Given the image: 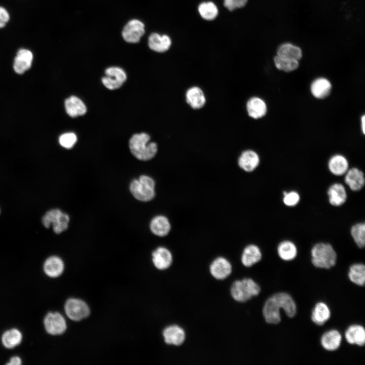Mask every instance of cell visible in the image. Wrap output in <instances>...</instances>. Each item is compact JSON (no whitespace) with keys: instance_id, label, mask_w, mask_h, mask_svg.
I'll return each mask as SVG.
<instances>
[{"instance_id":"obj_39","label":"cell","mask_w":365,"mask_h":365,"mask_svg":"<svg viewBox=\"0 0 365 365\" xmlns=\"http://www.w3.org/2000/svg\"><path fill=\"white\" fill-rule=\"evenodd\" d=\"M224 4L229 10L232 11L237 8L243 7L247 0H224Z\"/></svg>"},{"instance_id":"obj_12","label":"cell","mask_w":365,"mask_h":365,"mask_svg":"<svg viewBox=\"0 0 365 365\" xmlns=\"http://www.w3.org/2000/svg\"><path fill=\"white\" fill-rule=\"evenodd\" d=\"M327 195L330 204L335 207L342 206L347 199L345 187L339 182L331 185L327 191Z\"/></svg>"},{"instance_id":"obj_38","label":"cell","mask_w":365,"mask_h":365,"mask_svg":"<svg viewBox=\"0 0 365 365\" xmlns=\"http://www.w3.org/2000/svg\"><path fill=\"white\" fill-rule=\"evenodd\" d=\"M77 140L76 135L72 132L65 133L59 138L60 144L64 148L71 149L75 145Z\"/></svg>"},{"instance_id":"obj_31","label":"cell","mask_w":365,"mask_h":365,"mask_svg":"<svg viewBox=\"0 0 365 365\" xmlns=\"http://www.w3.org/2000/svg\"><path fill=\"white\" fill-rule=\"evenodd\" d=\"M331 311L327 305L322 302L317 303L314 307L311 319L316 324L323 325L330 318Z\"/></svg>"},{"instance_id":"obj_28","label":"cell","mask_w":365,"mask_h":365,"mask_svg":"<svg viewBox=\"0 0 365 365\" xmlns=\"http://www.w3.org/2000/svg\"><path fill=\"white\" fill-rule=\"evenodd\" d=\"M65 108L67 114L72 118L84 115L87 112L84 103L75 96H71L65 100Z\"/></svg>"},{"instance_id":"obj_8","label":"cell","mask_w":365,"mask_h":365,"mask_svg":"<svg viewBox=\"0 0 365 365\" xmlns=\"http://www.w3.org/2000/svg\"><path fill=\"white\" fill-rule=\"evenodd\" d=\"M64 310L67 317L74 321H80L90 314L87 304L81 300L75 298H70L66 301Z\"/></svg>"},{"instance_id":"obj_18","label":"cell","mask_w":365,"mask_h":365,"mask_svg":"<svg viewBox=\"0 0 365 365\" xmlns=\"http://www.w3.org/2000/svg\"><path fill=\"white\" fill-rule=\"evenodd\" d=\"M23 335L20 330L16 327L6 330L1 337L2 345L6 349H12L19 346L22 342Z\"/></svg>"},{"instance_id":"obj_26","label":"cell","mask_w":365,"mask_h":365,"mask_svg":"<svg viewBox=\"0 0 365 365\" xmlns=\"http://www.w3.org/2000/svg\"><path fill=\"white\" fill-rule=\"evenodd\" d=\"M342 336L336 330H332L325 332L321 336L320 343L322 347L330 351L338 349L340 346Z\"/></svg>"},{"instance_id":"obj_7","label":"cell","mask_w":365,"mask_h":365,"mask_svg":"<svg viewBox=\"0 0 365 365\" xmlns=\"http://www.w3.org/2000/svg\"><path fill=\"white\" fill-rule=\"evenodd\" d=\"M43 324L46 332L51 336L60 335L66 330L64 317L57 312H49L44 317Z\"/></svg>"},{"instance_id":"obj_22","label":"cell","mask_w":365,"mask_h":365,"mask_svg":"<svg viewBox=\"0 0 365 365\" xmlns=\"http://www.w3.org/2000/svg\"><path fill=\"white\" fill-rule=\"evenodd\" d=\"M262 254L260 248L255 244L246 246L241 255V262L246 267H250L258 263L262 259Z\"/></svg>"},{"instance_id":"obj_10","label":"cell","mask_w":365,"mask_h":365,"mask_svg":"<svg viewBox=\"0 0 365 365\" xmlns=\"http://www.w3.org/2000/svg\"><path fill=\"white\" fill-rule=\"evenodd\" d=\"M144 25L140 20L132 19L124 27L122 34L124 40L129 43H136L144 34Z\"/></svg>"},{"instance_id":"obj_21","label":"cell","mask_w":365,"mask_h":365,"mask_svg":"<svg viewBox=\"0 0 365 365\" xmlns=\"http://www.w3.org/2000/svg\"><path fill=\"white\" fill-rule=\"evenodd\" d=\"M171 41L167 35H160L153 33L149 37L148 45L150 48L157 52L162 53L167 51L170 47Z\"/></svg>"},{"instance_id":"obj_16","label":"cell","mask_w":365,"mask_h":365,"mask_svg":"<svg viewBox=\"0 0 365 365\" xmlns=\"http://www.w3.org/2000/svg\"><path fill=\"white\" fill-rule=\"evenodd\" d=\"M64 269V264L61 258L56 256L48 258L43 265V270L46 275L50 278L60 276Z\"/></svg>"},{"instance_id":"obj_20","label":"cell","mask_w":365,"mask_h":365,"mask_svg":"<svg viewBox=\"0 0 365 365\" xmlns=\"http://www.w3.org/2000/svg\"><path fill=\"white\" fill-rule=\"evenodd\" d=\"M150 228L151 232L159 237L168 235L171 230V224L168 218L162 215H159L152 218Z\"/></svg>"},{"instance_id":"obj_29","label":"cell","mask_w":365,"mask_h":365,"mask_svg":"<svg viewBox=\"0 0 365 365\" xmlns=\"http://www.w3.org/2000/svg\"><path fill=\"white\" fill-rule=\"evenodd\" d=\"M310 89L314 97L318 99H323L329 95L332 89V85L326 79L319 78L312 82Z\"/></svg>"},{"instance_id":"obj_23","label":"cell","mask_w":365,"mask_h":365,"mask_svg":"<svg viewBox=\"0 0 365 365\" xmlns=\"http://www.w3.org/2000/svg\"><path fill=\"white\" fill-rule=\"evenodd\" d=\"M347 342L352 345L362 346L365 343V330L364 327L358 324L351 325L345 333Z\"/></svg>"},{"instance_id":"obj_33","label":"cell","mask_w":365,"mask_h":365,"mask_svg":"<svg viewBox=\"0 0 365 365\" xmlns=\"http://www.w3.org/2000/svg\"><path fill=\"white\" fill-rule=\"evenodd\" d=\"M348 277L350 280L358 286H363L365 283V266L361 263L352 265L349 270Z\"/></svg>"},{"instance_id":"obj_14","label":"cell","mask_w":365,"mask_h":365,"mask_svg":"<svg viewBox=\"0 0 365 365\" xmlns=\"http://www.w3.org/2000/svg\"><path fill=\"white\" fill-rule=\"evenodd\" d=\"M33 60L32 52L26 49H20L15 57L13 68L15 71L22 74L29 69Z\"/></svg>"},{"instance_id":"obj_32","label":"cell","mask_w":365,"mask_h":365,"mask_svg":"<svg viewBox=\"0 0 365 365\" xmlns=\"http://www.w3.org/2000/svg\"><path fill=\"white\" fill-rule=\"evenodd\" d=\"M277 55L299 61L302 57V51L299 47L285 43L279 46L277 51Z\"/></svg>"},{"instance_id":"obj_3","label":"cell","mask_w":365,"mask_h":365,"mask_svg":"<svg viewBox=\"0 0 365 365\" xmlns=\"http://www.w3.org/2000/svg\"><path fill=\"white\" fill-rule=\"evenodd\" d=\"M311 256L312 263L316 268L329 269L336 264L337 253L328 243L315 244L311 249Z\"/></svg>"},{"instance_id":"obj_35","label":"cell","mask_w":365,"mask_h":365,"mask_svg":"<svg viewBox=\"0 0 365 365\" xmlns=\"http://www.w3.org/2000/svg\"><path fill=\"white\" fill-rule=\"evenodd\" d=\"M274 62L277 69L286 72H290L297 69L299 63L298 60L276 55Z\"/></svg>"},{"instance_id":"obj_5","label":"cell","mask_w":365,"mask_h":365,"mask_svg":"<svg viewBox=\"0 0 365 365\" xmlns=\"http://www.w3.org/2000/svg\"><path fill=\"white\" fill-rule=\"evenodd\" d=\"M129 190L136 199L142 202L150 201L155 196V182L150 176L142 175L130 182Z\"/></svg>"},{"instance_id":"obj_36","label":"cell","mask_w":365,"mask_h":365,"mask_svg":"<svg viewBox=\"0 0 365 365\" xmlns=\"http://www.w3.org/2000/svg\"><path fill=\"white\" fill-rule=\"evenodd\" d=\"M200 16L206 20H212L218 15V9L216 5L211 2H203L198 7Z\"/></svg>"},{"instance_id":"obj_9","label":"cell","mask_w":365,"mask_h":365,"mask_svg":"<svg viewBox=\"0 0 365 365\" xmlns=\"http://www.w3.org/2000/svg\"><path fill=\"white\" fill-rule=\"evenodd\" d=\"M105 74L106 76L102 78V82L110 90L119 88L126 80L125 72L119 67H110L106 69Z\"/></svg>"},{"instance_id":"obj_2","label":"cell","mask_w":365,"mask_h":365,"mask_svg":"<svg viewBox=\"0 0 365 365\" xmlns=\"http://www.w3.org/2000/svg\"><path fill=\"white\" fill-rule=\"evenodd\" d=\"M150 136L145 133L135 134L129 140V149L132 154L137 159L148 161L156 155L158 148L154 142H150Z\"/></svg>"},{"instance_id":"obj_40","label":"cell","mask_w":365,"mask_h":365,"mask_svg":"<svg viewBox=\"0 0 365 365\" xmlns=\"http://www.w3.org/2000/svg\"><path fill=\"white\" fill-rule=\"evenodd\" d=\"M10 19L8 11L3 7H0V28L5 26Z\"/></svg>"},{"instance_id":"obj_27","label":"cell","mask_w":365,"mask_h":365,"mask_svg":"<svg viewBox=\"0 0 365 365\" xmlns=\"http://www.w3.org/2000/svg\"><path fill=\"white\" fill-rule=\"evenodd\" d=\"M248 115L255 119L263 117L267 113V106L265 101L258 97L250 98L246 104Z\"/></svg>"},{"instance_id":"obj_24","label":"cell","mask_w":365,"mask_h":365,"mask_svg":"<svg viewBox=\"0 0 365 365\" xmlns=\"http://www.w3.org/2000/svg\"><path fill=\"white\" fill-rule=\"evenodd\" d=\"M186 98L188 104L193 109L202 108L206 102L203 91L197 86L192 87L187 91Z\"/></svg>"},{"instance_id":"obj_11","label":"cell","mask_w":365,"mask_h":365,"mask_svg":"<svg viewBox=\"0 0 365 365\" xmlns=\"http://www.w3.org/2000/svg\"><path fill=\"white\" fill-rule=\"evenodd\" d=\"M209 270L214 278L218 280H224L231 274L232 266L228 260L220 257L212 262Z\"/></svg>"},{"instance_id":"obj_6","label":"cell","mask_w":365,"mask_h":365,"mask_svg":"<svg viewBox=\"0 0 365 365\" xmlns=\"http://www.w3.org/2000/svg\"><path fill=\"white\" fill-rule=\"evenodd\" d=\"M69 222V215L57 208L47 211L42 218L44 226L49 228L52 225L56 234L65 231L68 228Z\"/></svg>"},{"instance_id":"obj_30","label":"cell","mask_w":365,"mask_h":365,"mask_svg":"<svg viewBox=\"0 0 365 365\" xmlns=\"http://www.w3.org/2000/svg\"><path fill=\"white\" fill-rule=\"evenodd\" d=\"M277 251L280 258L285 261L295 259L298 253L296 244L288 240L280 242L277 246Z\"/></svg>"},{"instance_id":"obj_34","label":"cell","mask_w":365,"mask_h":365,"mask_svg":"<svg viewBox=\"0 0 365 365\" xmlns=\"http://www.w3.org/2000/svg\"><path fill=\"white\" fill-rule=\"evenodd\" d=\"M350 234L356 245L362 248L365 245V224L364 222L354 224L350 228Z\"/></svg>"},{"instance_id":"obj_37","label":"cell","mask_w":365,"mask_h":365,"mask_svg":"<svg viewBox=\"0 0 365 365\" xmlns=\"http://www.w3.org/2000/svg\"><path fill=\"white\" fill-rule=\"evenodd\" d=\"M282 201L285 205L288 207H294L299 203L300 196L295 191H283Z\"/></svg>"},{"instance_id":"obj_13","label":"cell","mask_w":365,"mask_h":365,"mask_svg":"<svg viewBox=\"0 0 365 365\" xmlns=\"http://www.w3.org/2000/svg\"><path fill=\"white\" fill-rule=\"evenodd\" d=\"M344 182L352 191H358L364 186L365 177L363 172L356 167H352L344 174Z\"/></svg>"},{"instance_id":"obj_41","label":"cell","mask_w":365,"mask_h":365,"mask_svg":"<svg viewBox=\"0 0 365 365\" xmlns=\"http://www.w3.org/2000/svg\"><path fill=\"white\" fill-rule=\"evenodd\" d=\"M22 360L20 356L14 355L11 357L5 363L6 365H21Z\"/></svg>"},{"instance_id":"obj_17","label":"cell","mask_w":365,"mask_h":365,"mask_svg":"<svg viewBox=\"0 0 365 365\" xmlns=\"http://www.w3.org/2000/svg\"><path fill=\"white\" fill-rule=\"evenodd\" d=\"M260 159L258 154L254 151L248 150L243 151L238 160L239 166L244 171L250 172L259 166Z\"/></svg>"},{"instance_id":"obj_1","label":"cell","mask_w":365,"mask_h":365,"mask_svg":"<svg viewBox=\"0 0 365 365\" xmlns=\"http://www.w3.org/2000/svg\"><path fill=\"white\" fill-rule=\"evenodd\" d=\"M281 309L289 318L294 317L297 313V306L294 300L286 293H276L265 302L263 314L266 322L273 324L279 323L281 321Z\"/></svg>"},{"instance_id":"obj_15","label":"cell","mask_w":365,"mask_h":365,"mask_svg":"<svg viewBox=\"0 0 365 365\" xmlns=\"http://www.w3.org/2000/svg\"><path fill=\"white\" fill-rule=\"evenodd\" d=\"M163 336L166 344L175 346L181 345L186 338V334L183 328L175 324L165 328L163 331Z\"/></svg>"},{"instance_id":"obj_19","label":"cell","mask_w":365,"mask_h":365,"mask_svg":"<svg viewBox=\"0 0 365 365\" xmlns=\"http://www.w3.org/2000/svg\"><path fill=\"white\" fill-rule=\"evenodd\" d=\"M152 256L153 264L159 270L166 269L172 264V255L166 247H158L152 252Z\"/></svg>"},{"instance_id":"obj_4","label":"cell","mask_w":365,"mask_h":365,"mask_svg":"<svg viewBox=\"0 0 365 365\" xmlns=\"http://www.w3.org/2000/svg\"><path fill=\"white\" fill-rule=\"evenodd\" d=\"M261 291L260 286L253 279L245 278L237 280L232 283L230 292L232 298L239 302H245Z\"/></svg>"},{"instance_id":"obj_25","label":"cell","mask_w":365,"mask_h":365,"mask_svg":"<svg viewBox=\"0 0 365 365\" xmlns=\"http://www.w3.org/2000/svg\"><path fill=\"white\" fill-rule=\"evenodd\" d=\"M328 168L333 175L342 176L348 170L349 163L344 156L337 154L332 156L328 160Z\"/></svg>"},{"instance_id":"obj_42","label":"cell","mask_w":365,"mask_h":365,"mask_svg":"<svg viewBox=\"0 0 365 365\" xmlns=\"http://www.w3.org/2000/svg\"><path fill=\"white\" fill-rule=\"evenodd\" d=\"M361 128H362V130L363 133L364 134V133H365V132H364V130H365V127H364V125H365V124H364V123H365V117H364V116H363L361 117Z\"/></svg>"}]
</instances>
